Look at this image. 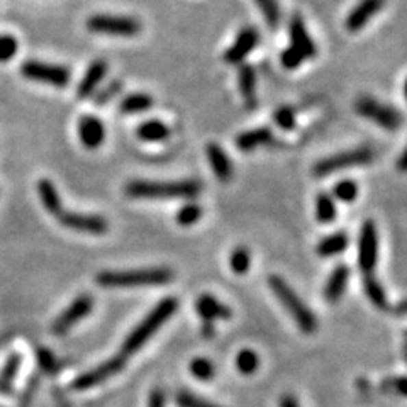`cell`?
Instances as JSON below:
<instances>
[{
    "label": "cell",
    "mask_w": 407,
    "mask_h": 407,
    "mask_svg": "<svg viewBox=\"0 0 407 407\" xmlns=\"http://www.w3.org/2000/svg\"><path fill=\"white\" fill-rule=\"evenodd\" d=\"M316 217L319 223L330 224L336 217V204L328 194H319L316 199Z\"/></svg>",
    "instance_id": "29"
},
{
    "label": "cell",
    "mask_w": 407,
    "mask_h": 407,
    "mask_svg": "<svg viewBox=\"0 0 407 407\" xmlns=\"http://www.w3.org/2000/svg\"><path fill=\"white\" fill-rule=\"evenodd\" d=\"M397 314H407V301H404V302H401V304L397 306Z\"/></svg>",
    "instance_id": "47"
},
{
    "label": "cell",
    "mask_w": 407,
    "mask_h": 407,
    "mask_svg": "<svg viewBox=\"0 0 407 407\" xmlns=\"http://www.w3.org/2000/svg\"><path fill=\"white\" fill-rule=\"evenodd\" d=\"M304 56L301 55V53L297 51V49L294 48V46H291V48L284 49L280 55V62L284 68H287V70H295V68H299L304 63Z\"/></svg>",
    "instance_id": "41"
},
{
    "label": "cell",
    "mask_w": 407,
    "mask_h": 407,
    "mask_svg": "<svg viewBox=\"0 0 407 407\" xmlns=\"http://www.w3.org/2000/svg\"><path fill=\"white\" fill-rule=\"evenodd\" d=\"M153 107V97L148 94H143V92H136V94H130L119 102V110L123 114H143L148 112Z\"/></svg>",
    "instance_id": "25"
},
{
    "label": "cell",
    "mask_w": 407,
    "mask_h": 407,
    "mask_svg": "<svg viewBox=\"0 0 407 407\" xmlns=\"http://www.w3.org/2000/svg\"><path fill=\"white\" fill-rule=\"evenodd\" d=\"M273 119L275 124L284 131H291L295 127V112L291 107H278L273 114Z\"/></svg>",
    "instance_id": "39"
},
{
    "label": "cell",
    "mask_w": 407,
    "mask_h": 407,
    "mask_svg": "<svg viewBox=\"0 0 407 407\" xmlns=\"http://www.w3.org/2000/svg\"><path fill=\"white\" fill-rule=\"evenodd\" d=\"M62 407H68V406H66V404H63V406H62Z\"/></svg>",
    "instance_id": "50"
},
{
    "label": "cell",
    "mask_w": 407,
    "mask_h": 407,
    "mask_svg": "<svg viewBox=\"0 0 407 407\" xmlns=\"http://www.w3.org/2000/svg\"><path fill=\"white\" fill-rule=\"evenodd\" d=\"M178 309V301L175 297H166L163 299L162 302H158L155 307L151 309V312L134 328L133 331L130 333V336L126 338L123 345V356H130L134 355L139 348L145 346V343L148 341L166 321L177 312Z\"/></svg>",
    "instance_id": "3"
},
{
    "label": "cell",
    "mask_w": 407,
    "mask_h": 407,
    "mask_svg": "<svg viewBox=\"0 0 407 407\" xmlns=\"http://www.w3.org/2000/svg\"><path fill=\"white\" fill-rule=\"evenodd\" d=\"M169 136H170V127L158 119L145 121V123L139 124L138 127V138L143 139V141L160 143L169 139Z\"/></svg>",
    "instance_id": "24"
},
{
    "label": "cell",
    "mask_w": 407,
    "mask_h": 407,
    "mask_svg": "<svg viewBox=\"0 0 407 407\" xmlns=\"http://www.w3.org/2000/svg\"><path fill=\"white\" fill-rule=\"evenodd\" d=\"M87 29L94 34L117 36V38H133L141 33V23L134 17L109 16L97 14L87 21Z\"/></svg>",
    "instance_id": "7"
},
{
    "label": "cell",
    "mask_w": 407,
    "mask_h": 407,
    "mask_svg": "<svg viewBox=\"0 0 407 407\" xmlns=\"http://www.w3.org/2000/svg\"><path fill=\"white\" fill-rule=\"evenodd\" d=\"M121 90H123V84H121L119 80L110 82V84L107 85V87H103L102 90L95 92L94 102L97 103V106H106V103H109L116 95H119Z\"/></svg>",
    "instance_id": "40"
},
{
    "label": "cell",
    "mask_w": 407,
    "mask_h": 407,
    "mask_svg": "<svg viewBox=\"0 0 407 407\" xmlns=\"http://www.w3.org/2000/svg\"><path fill=\"white\" fill-rule=\"evenodd\" d=\"M280 407H301V406H299V402L295 401V397H292V395H285V397L282 399Z\"/></svg>",
    "instance_id": "44"
},
{
    "label": "cell",
    "mask_w": 407,
    "mask_h": 407,
    "mask_svg": "<svg viewBox=\"0 0 407 407\" xmlns=\"http://www.w3.org/2000/svg\"><path fill=\"white\" fill-rule=\"evenodd\" d=\"M230 265L236 275H245L251 265V256L246 248H236L230 256Z\"/></svg>",
    "instance_id": "33"
},
{
    "label": "cell",
    "mask_w": 407,
    "mask_h": 407,
    "mask_svg": "<svg viewBox=\"0 0 407 407\" xmlns=\"http://www.w3.org/2000/svg\"><path fill=\"white\" fill-rule=\"evenodd\" d=\"M355 109L360 116L373 121L377 126L384 127L387 131L399 130L402 124V116L395 107L375 101V99L369 97V95H362V97L356 99Z\"/></svg>",
    "instance_id": "8"
},
{
    "label": "cell",
    "mask_w": 407,
    "mask_h": 407,
    "mask_svg": "<svg viewBox=\"0 0 407 407\" xmlns=\"http://www.w3.org/2000/svg\"><path fill=\"white\" fill-rule=\"evenodd\" d=\"M333 194L341 202H353L358 195V185L352 180H341L334 185Z\"/></svg>",
    "instance_id": "36"
},
{
    "label": "cell",
    "mask_w": 407,
    "mask_h": 407,
    "mask_svg": "<svg viewBox=\"0 0 407 407\" xmlns=\"http://www.w3.org/2000/svg\"><path fill=\"white\" fill-rule=\"evenodd\" d=\"M348 278L349 270L346 265H338L336 269L331 271L330 278L326 282V287H324V299L330 304H336L339 299L343 297L346 285H348Z\"/></svg>",
    "instance_id": "20"
},
{
    "label": "cell",
    "mask_w": 407,
    "mask_h": 407,
    "mask_svg": "<svg viewBox=\"0 0 407 407\" xmlns=\"http://www.w3.org/2000/svg\"><path fill=\"white\" fill-rule=\"evenodd\" d=\"M236 367L239 373L253 375L260 367V356L253 349H241L236 356Z\"/></svg>",
    "instance_id": "30"
},
{
    "label": "cell",
    "mask_w": 407,
    "mask_h": 407,
    "mask_svg": "<svg viewBox=\"0 0 407 407\" xmlns=\"http://www.w3.org/2000/svg\"><path fill=\"white\" fill-rule=\"evenodd\" d=\"M19 51V41L12 34H0V63H7L16 58Z\"/></svg>",
    "instance_id": "32"
},
{
    "label": "cell",
    "mask_w": 407,
    "mask_h": 407,
    "mask_svg": "<svg viewBox=\"0 0 407 407\" xmlns=\"http://www.w3.org/2000/svg\"><path fill=\"white\" fill-rule=\"evenodd\" d=\"M165 406H166L165 394H163V391H160V388H155V391L149 394L148 407H165Z\"/></svg>",
    "instance_id": "42"
},
{
    "label": "cell",
    "mask_w": 407,
    "mask_h": 407,
    "mask_svg": "<svg viewBox=\"0 0 407 407\" xmlns=\"http://www.w3.org/2000/svg\"><path fill=\"white\" fill-rule=\"evenodd\" d=\"M78 139L88 149H97L106 139V127L95 116H84L78 121Z\"/></svg>",
    "instance_id": "15"
},
{
    "label": "cell",
    "mask_w": 407,
    "mask_h": 407,
    "mask_svg": "<svg viewBox=\"0 0 407 407\" xmlns=\"http://www.w3.org/2000/svg\"><path fill=\"white\" fill-rule=\"evenodd\" d=\"M260 42V33L255 27H245L239 31L236 36V41L233 46L226 49L224 53V62L227 65H239L241 62H245L246 56L256 48V45Z\"/></svg>",
    "instance_id": "13"
},
{
    "label": "cell",
    "mask_w": 407,
    "mask_h": 407,
    "mask_svg": "<svg viewBox=\"0 0 407 407\" xmlns=\"http://www.w3.org/2000/svg\"><path fill=\"white\" fill-rule=\"evenodd\" d=\"M58 221L63 226L71 231L85 234H103L109 227L107 221L102 216H94V214H80V212H60Z\"/></svg>",
    "instance_id": "11"
},
{
    "label": "cell",
    "mask_w": 407,
    "mask_h": 407,
    "mask_svg": "<svg viewBox=\"0 0 407 407\" xmlns=\"http://www.w3.org/2000/svg\"><path fill=\"white\" fill-rule=\"evenodd\" d=\"M375 158V151L372 148H367V146H362V148L349 149V151L336 153V155H331L328 158L319 160V162L314 165V175L319 178L326 177V175L334 173V171L353 169V166H363L372 163Z\"/></svg>",
    "instance_id": "5"
},
{
    "label": "cell",
    "mask_w": 407,
    "mask_h": 407,
    "mask_svg": "<svg viewBox=\"0 0 407 407\" xmlns=\"http://www.w3.org/2000/svg\"><path fill=\"white\" fill-rule=\"evenodd\" d=\"M273 139V134L269 127H256V130L246 131V133H241L236 138V146L239 151L249 153L258 149L260 146H265L271 143Z\"/></svg>",
    "instance_id": "21"
},
{
    "label": "cell",
    "mask_w": 407,
    "mask_h": 407,
    "mask_svg": "<svg viewBox=\"0 0 407 407\" xmlns=\"http://www.w3.org/2000/svg\"><path fill=\"white\" fill-rule=\"evenodd\" d=\"M363 291H365L367 297L370 299V302L378 309H385L387 307V295H385L384 287L380 285V282L373 277L372 273H367L363 278Z\"/></svg>",
    "instance_id": "27"
},
{
    "label": "cell",
    "mask_w": 407,
    "mask_h": 407,
    "mask_svg": "<svg viewBox=\"0 0 407 407\" xmlns=\"http://www.w3.org/2000/svg\"><path fill=\"white\" fill-rule=\"evenodd\" d=\"M190 372L195 378H199V380L207 382V380H210V378L214 377L216 370H214V365H212V362H210V360L195 358L194 362L190 363Z\"/></svg>",
    "instance_id": "37"
},
{
    "label": "cell",
    "mask_w": 407,
    "mask_h": 407,
    "mask_svg": "<svg viewBox=\"0 0 407 407\" xmlns=\"http://www.w3.org/2000/svg\"><path fill=\"white\" fill-rule=\"evenodd\" d=\"M406 360H407V341H406Z\"/></svg>",
    "instance_id": "49"
},
{
    "label": "cell",
    "mask_w": 407,
    "mask_h": 407,
    "mask_svg": "<svg viewBox=\"0 0 407 407\" xmlns=\"http://www.w3.org/2000/svg\"><path fill=\"white\" fill-rule=\"evenodd\" d=\"M173 280V271L163 267L127 271H102L97 275L99 285L103 288H134L156 287Z\"/></svg>",
    "instance_id": "2"
},
{
    "label": "cell",
    "mask_w": 407,
    "mask_h": 407,
    "mask_svg": "<svg viewBox=\"0 0 407 407\" xmlns=\"http://www.w3.org/2000/svg\"><path fill=\"white\" fill-rule=\"evenodd\" d=\"M94 309V299L88 294H82L53 321L51 331L55 334H65L77 323L84 321Z\"/></svg>",
    "instance_id": "9"
},
{
    "label": "cell",
    "mask_w": 407,
    "mask_h": 407,
    "mask_svg": "<svg viewBox=\"0 0 407 407\" xmlns=\"http://www.w3.org/2000/svg\"><path fill=\"white\" fill-rule=\"evenodd\" d=\"M269 284L271 291H273V294L277 295V299L280 301V304L287 309V312L291 314L292 319L295 321L299 330L306 334L316 333L317 330L316 316H314L312 310H310L309 307L301 301V297L292 291L291 285H288L284 278L277 277V275H273V277L269 278Z\"/></svg>",
    "instance_id": "4"
},
{
    "label": "cell",
    "mask_w": 407,
    "mask_h": 407,
    "mask_svg": "<svg viewBox=\"0 0 407 407\" xmlns=\"http://www.w3.org/2000/svg\"><path fill=\"white\" fill-rule=\"evenodd\" d=\"M378 258V238L377 227L372 221H367L362 226L358 241V265L365 273H372Z\"/></svg>",
    "instance_id": "12"
},
{
    "label": "cell",
    "mask_w": 407,
    "mask_h": 407,
    "mask_svg": "<svg viewBox=\"0 0 407 407\" xmlns=\"http://www.w3.org/2000/svg\"><path fill=\"white\" fill-rule=\"evenodd\" d=\"M107 68L109 66H107L103 60H95V62L90 63V66L87 68V71H85V75L77 85V97L80 101L92 97L97 92L99 85H101L103 77L107 75Z\"/></svg>",
    "instance_id": "16"
},
{
    "label": "cell",
    "mask_w": 407,
    "mask_h": 407,
    "mask_svg": "<svg viewBox=\"0 0 407 407\" xmlns=\"http://www.w3.org/2000/svg\"><path fill=\"white\" fill-rule=\"evenodd\" d=\"M392 387H394L399 394L407 397V377H399L395 378V380H392Z\"/></svg>",
    "instance_id": "43"
},
{
    "label": "cell",
    "mask_w": 407,
    "mask_h": 407,
    "mask_svg": "<svg viewBox=\"0 0 407 407\" xmlns=\"http://www.w3.org/2000/svg\"><path fill=\"white\" fill-rule=\"evenodd\" d=\"M206 153H207V160H209L210 169H212L217 180L223 182V184L230 182L231 178H233L234 170H233V163H231L230 156L226 155V151H224L219 145H216V143H210V145H207Z\"/></svg>",
    "instance_id": "18"
},
{
    "label": "cell",
    "mask_w": 407,
    "mask_h": 407,
    "mask_svg": "<svg viewBox=\"0 0 407 407\" xmlns=\"http://www.w3.org/2000/svg\"><path fill=\"white\" fill-rule=\"evenodd\" d=\"M288 34H291L292 46L301 53L304 58H314L317 55V48L314 45V41L310 39L309 33L306 29V24L302 21L301 16H294L288 24Z\"/></svg>",
    "instance_id": "17"
},
{
    "label": "cell",
    "mask_w": 407,
    "mask_h": 407,
    "mask_svg": "<svg viewBox=\"0 0 407 407\" xmlns=\"http://www.w3.org/2000/svg\"><path fill=\"white\" fill-rule=\"evenodd\" d=\"M175 401H177L178 407H221L217 404H212V402L206 401V399L199 397V395H195L194 392H188V391L178 392Z\"/></svg>",
    "instance_id": "38"
},
{
    "label": "cell",
    "mask_w": 407,
    "mask_h": 407,
    "mask_svg": "<svg viewBox=\"0 0 407 407\" xmlns=\"http://www.w3.org/2000/svg\"><path fill=\"white\" fill-rule=\"evenodd\" d=\"M384 5L385 0H360V2L356 3L355 9H353L352 12L348 14V17H346V29H348L349 33H358V31H362L363 27L384 9Z\"/></svg>",
    "instance_id": "14"
},
{
    "label": "cell",
    "mask_w": 407,
    "mask_h": 407,
    "mask_svg": "<svg viewBox=\"0 0 407 407\" xmlns=\"http://www.w3.org/2000/svg\"><path fill=\"white\" fill-rule=\"evenodd\" d=\"M238 87L243 99L248 102V106H255L256 102V73L251 65H241L238 70Z\"/></svg>",
    "instance_id": "23"
},
{
    "label": "cell",
    "mask_w": 407,
    "mask_h": 407,
    "mask_svg": "<svg viewBox=\"0 0 407 407\" xmlns=\"http://www.w3.org/2000/svg\"><path fill=\"white\" fill-rule=\"evenodd\" d=\"M21 363H23V358L17 353H12L7 358L5 365H3L2 372H0V392H9L12 388L14 380H16L17 373H19Z\"/></svg>",
    "instance_id": "28"
},
{
    "label": "cell",
    "mask_w": 407,
    "mask_h": 407,
    "mask_svg": "<svg viewBox=\"0 0 407 407\" xmlns=\"http://www.w3.org/2000/svg\"><path fill=\"white\" fill-rule=\"evenodd\" d=\"M404 97H406V101H407V78H406V82H404Z\"/></svg>",
    "instance_id": "48"
},
{
    "label": "cell",
    "mask_w": 407,
    "mask_h": 407,
    "mask_svg": "<svg viewBox=\"0 0 407 407\" xmlns=\"http://www.w3.org/2000/svg\"><path fill=\"white\" fill-rule=\"evenodd\" d=\"M348 248V236L345 233H334L331 236L321 239L317 245V255L321 256H334L343 253Z\"/></svg>",
    "instance_id": "26"
},
{
    "label": "cell",
    "mask_w": 407,
    "mask_h": 407,
    "mask_svg": "<svg viewBox=\"0 0 407 407\" xmlns=\"http://www.w3.org/2000/svg\"><path fill=\"white\" fill-rule=\"evenodd\" d=\"M255 2L262 10L270 29H277L280 24V7H278L277 0H255Z\"/></svg>",
    "instance_id": "31"
},
{
    "label": "cell",
    "mask_w": 407,
    "mask_h": 407,
    "mask_svg": "<svg viewBox=\"0 0 407 407\" xmlns=\"http://www.w3.org/2000/svg\"><path fill=\"white\" fill-rule=\"evenodd\" d=\"M199 316L202 317L206 323H212L216 319H231L233 317V310L230 309L226 304H223L221 301H217L214 295L204 294L197 299L195 304Z\"/></svg>",
    "instance_id": "19"
},
{
    "label": "cell",
    "mask_w": 407,
    "mask_h": 407,
    "mask_svg": "<svg viewBox=\"0 0 407 407\" xmlns=\"http://www.w3.org/2000/svg\"><path fill=\"white\" fill-rule=\"evenodd\" d=\"M36 360H38L41 372H45L46 375H55L58 372V360H56V356L48 348H38Z\"/></svg>",
    "instance_id": "34"
},
{
    "label": "cell",
    "mask_w": 407,
    "mask_h": 407,
    "mask_svg": "<svg viewBox=\"0 0 407 407\" xmlns=\"http://www.w3.org/2000/svg\"><path fill=\"white\" fill-rule=\"evenodd\" d=\"M201 190L202 184L199 180H133L126 185V194L133 199H194Z\"/></svg>",
    "instance_id": "1"
},
{
    "label": "cell",
    "mask_w": 407,
    "mask_h": 407,
    "mask_svg": "<svg viewBox=\"0 0 407 407\" xmlns=\"http://www.w3.org/2000/svg\"><path fill=\"white\" fill-rule=\"evenodd\" d=\"M397 169L401 170V171H407V146H406V149H404V151H402V155L399 156Z\"/></svg>",
    "instance_id": "45"
},
{
    "label": "cell",
    "mask_w": 407,
    "mask_h": 407,
    "mask_svg": "<svg viewBox=\"0 0 407 407\" xmlns=\"http://www.w3.org/2000/svg\"><path fill=\"white\" fill-rule=\"evenodd\" d=\"M202 333H204V336H207V338L214 336V326H212V323H206V326L202 328Z\"/></svg>",
    "instance_id": "46"
},
{
    "label": "cell",
    "mask_w": 407,
    "mask_h": 407,
    "mask_svg": "<svg viewBox=\"0 0 407 407\" xmlns=\"http://www.w3.org/2000/svg\"><path fill=\"white\" fill-rule=\"evenodd\" d=\"M21 75L27 80L36 84L51 85L56 88H65L71 82V71L63 65L55 63L38 62V60H27L21 65Z\"/></svg>",
    "instance_id": "6"
},
{
    "label": "cell",
    "mask_w": 407,
    "mask_h": 407,
    "mask_svg": "<svg viewBox=\"0 0 407 407\" xmlns=\"http://www.w3.org/2000/svg\"><path fill=\"white\" fill-rule=\"evenodd\" d=\"M124 365H126V356H114V358L107 360V362L101 363V365L95 367V369L88 370V372H85L84 375L75 378L71 387H73L75 391H87V388L95 387V385H101L107 378L119 373L121 370L124 369Z\"/></svg>",
    "instance_id": "10"
},
{
    "label": "cell",
    "mask_w": 407,
    "mask_h": 407,
    "mask_svg": "<svg viewBox=\"0 0 407 407\" xmlns=\"http://www.w3.org/2000/svg\"><path fill=\"white\" fill-rule=\"evenodd\" d=\"M202 216V209L197 204H187V206L182 207L177 212V223L180 226H192V224L197 223Z\"/></svg>",
    "instance_id": "35"
},
{
    "label": "cell",
    "mask_w": 407,
    "mask_h": 407,
    "mask_svg": "<svg viewBox=\"0 0 407 407\" xmlns=\"http://www.w3.org/2000/svg\"><path fill=\"white\" fill-rule=\"evenodd\" d=\"M38 195L41 199L42 207L53 216H58L62 212V197L58 194V188L48 178H42L38 182Z\"/></svg>",
    "instance_id": "22"
}]
</instances>
